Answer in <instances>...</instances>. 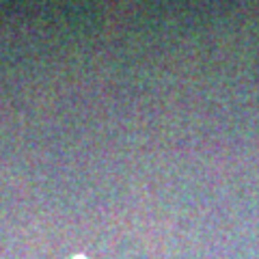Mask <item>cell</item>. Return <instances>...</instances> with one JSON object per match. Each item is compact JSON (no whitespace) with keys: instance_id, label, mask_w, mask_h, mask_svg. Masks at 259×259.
Instances as JSON below:
<instances>
[{"instance_id":"6da1fadb","label":"cell","mask_w":259,"mask_h":259,"mask_svg":"<svg viewBox=\"0 0 259 259\" xmlns=\"http://www.w3.org/2000/svg\"><path fill=\"white\" fill-rule=\"evenodd\" d=\"M76 259H82V257H76Z\"/></svg>"}]
</instances>
